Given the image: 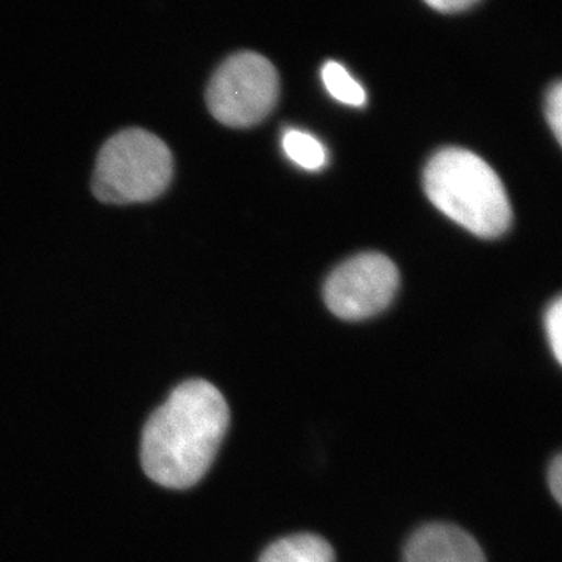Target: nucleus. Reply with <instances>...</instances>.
I'll return each mask as SVG.
<instances>
[{
	"label": "nucleus",
	"instance_id": "423d86ee",
	"mask_svg": "<svg viewBox=\"0 0 562 562\" xmlns=\"http://www.w3.org/2000/svg\"><path fill=\"white\" fill-rule=\"evenodd\" d=\"M405 562H486V557L468 531L454 525L430 524L409 539Z\"/></svg>",
	"mask_w": 562,
	"mask_h": 562
},
{
	"label": "nucleus",
	"instance_id": "1a4fd4ad",
	"mask_svg": "<svg viewBox=\"0 0 562 562\" xmlns=\"http://www.w3.org/2000/svg\"><path fill=\"white\" fill-rule=\"evenodd\" d=\"M322 81L328 94L338 102L350 106H364L368 102L364 88L350 76L341 63H325L322 68Z\"/></svg>",
	"mask_w": 562,
	"mask_h": 562
},
{
	"label": "nucleus",
	"instance_id": "6e6552de",
	"mask_svg": "<svg viewBox=\"0 0 562 562\" xmlns=\"http://www.w3.org/2000/svg\"><path fill=\"white\" fill-rule=\"evenodd\" d=\"M284 154L305 171H319L327 165V149L319 139L302 131H288L283 140Z\"/></svg>",
	"mask_w": 562,
	"mask_h": 562
},
{
	"label": "nucleus",
	"instance_id": "39448f33",
	"mask_svg": "<svg viewBox=\"0 0 562 562\" xmlns=\"http://www.w3.org/2000/svg\"><path fill=\"white\" fill-rule=\"evenodd\" d=\"M398 271L382 254L357 255L328 277L325 303L344 321H361L382 313L398 290Z\"/></svg>",
	"mask_w": 562,
	"mask_h": 562
},
{
	"label": "nucleus",
	"instance_id": "7ed1b4c3",
	"mask_svg": "<svg viewBox=\"0 0 562 562\" xmlns=\"http://www.w3.org/2000/svg\"><path fill=\"white\" fill-rule=\"evenodd\" d=\"M173 157L168 144L144 128L111 136L95 160L92 192L111 205L155 201L168 190Z\"/></svg>",
	"mask_w": 562,
	"mask_h": 562
},
{
	"label": "nucleus",
	"instance_id": "f03ea898",
	"mask_svg": "<svg viewBox=\"0 0 562 562\" xmlns=\"http://www.w3.org/2000/svg\"><path fill=\"white\" fill-rule=\"evenodd\" d=\"M424 187L436 209L480 238H497L512 224L501 177L472 151H438L425 169Z\"/></svg>",
	"mask_w": 562,
	"mask_h": 562
},
{
	"label": "nucleus",
	"instance_id": "20e7f679",
	"mask_svg": "<svg viewBox=\"0 0 562 562\" xmlns=\"http://www.w3.org/2000/svg\"><path fill=\"white\" fill-rule=\"evenodd\" d=\"M280 94V77L257 52H238L222 63L206 88V105L214 120L233 128L260 124Z\"/></svg>",
	"mask_w": 562,
	"mask_h": 562
},
{
	"label": "nucleus",
	"instance_id": "9b49d317",
	"mask_svg": "<svg viewBox=\"0 0 562 562\" xmlns=\"http://www.w3.org/2000/svg\"><path fill=\"white\" fill-rule=\"evenodd\" d=\"M546 114L547 121H549L550 127L557 136V139H562V85L561 81H557L552 88H550L549 94H547L546 102Z\"/></svg>",
	"mask_w": 562,
	"mask_h": 562
},
{
	"label": "nucleus",
	"instance_id": "ddd939ff",
	"mask_svg": "<svg viewBox=\"0 0 562 562\" xmlns=\"http://www.w3.org/2000/svg\"><path fill=\"white\" fill-rule=\"evenodd\" d=\"M549 484L550 491L557 498V502H561L562 498V460L560 454L554 458L553 464L550 465L549 471Z\"/></svg>",
	"mask_w": 562,
	"mask_h": 562
},
{
	"label": "nucleus",
	"instance_id": "f257e3e1",
	"mask_svg": "<svg viewBox=\"0 0 562 562\" xmlns=\"http://www.w3.org/2000/svg\"><path fill=\"white\" fill-rule=\"evenodd\" d=\"M231 424L227 401L214 384L188 380L151 414L140 461L151 482L188 490L209 472Z\"/></svg>",
	"mask_w": 562,
	"mask_h": 562
},
{
	"label": "nucleus",
	"instance_id": "0eeeda50",
	"mask_svg": "<svg viewBox=\"0 0 562 562\" xmlns=\"http://www.w3.org/2000/svg\"><path fill=\"white\" fill-rule=\"evenodd\" d=\"M260 562H335V552L321 536L295 535L273 542Z\"/></svg>",
	"mask_w": 562,
	"mask_h": 562
},
{
	"label": "nucleus",
	"instance_id": "9d476101",
	"mask_svg": "<svg viewBox=\"0 0 562 562\" xmlns=\"http://www.w3.org/2000/svg\"><path fill=\"white\" fill-rule=\"evenodd\" d=\"M546 330L557 361H562V301L558 297L546 316Z\"/></svg>",
	"mask_w": 562,
	"mask_h": 562
},
{
	"label": "nucleus",
	"instance_id": "f8f14e48",
	"mask_svg": "<svg viewBox=\"0 0 562 562\" xmlns=\"http://www.w3.org/2000/svg\"><path fill=\"white\" fill-rule=\"evenodd\" d=\"M424 2L441 13H461V11L472 9L480 0H424Z\"/></svg>",
	"mask_w": 562,
	"mask_h": 562
}]
</instances>
